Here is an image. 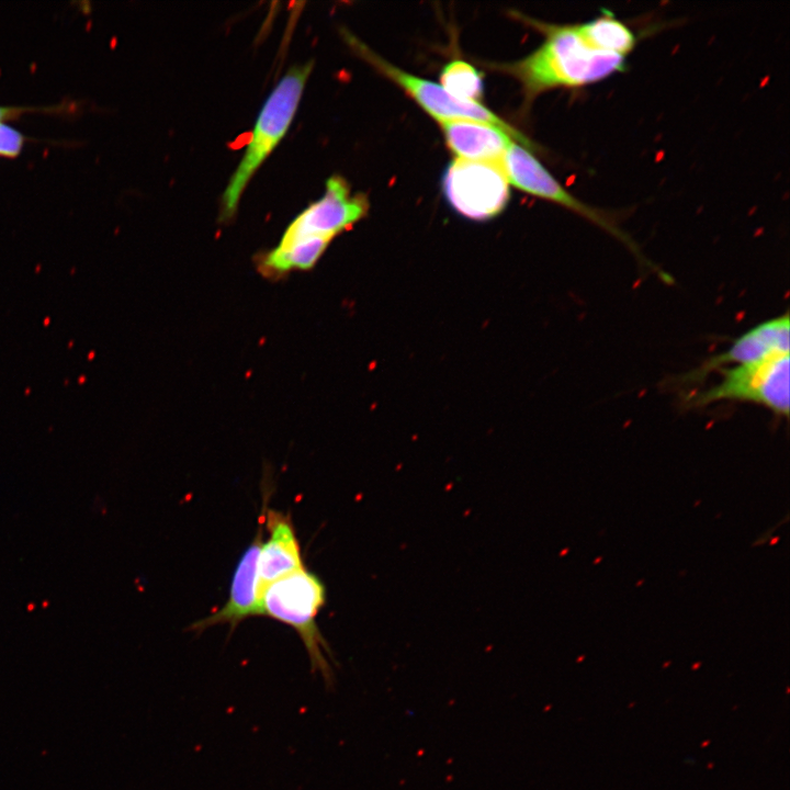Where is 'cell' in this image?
<instances>
[{
	"label": "cell",
	"instance_id": "6da1fadb",
	"mask_svg": "<svg viewBox=\"0 0 790 790\" xmlns=\"http://www.w3.org/2000/svg\"><path fill=\"white\" fill-rule=\"evenodd\" d=\"M369 206L366 195L352 193L342 177H330L324 195L289 224L279 244L256 256L258 273L279 281L292 272L313 269L331 240L365 217Z\"/></svg>",
	"mask_w": 790,
	"mask_h": 790
},
{
	"label": "cell",
	"instance_id": "7a4b0ae2",
	"mask_svg": "<svg viewBox=\"0 0 790 790\" xmlns=\"http://www.w3.org/2000/svg\"><path fill=\"white\" fill-rule=\"evenodd\" d=\"M543 43L523 59L499 68L518 79L526 99L557 88H583L625 68L627 57L595 46L577 24L556 25L532 21Z\"/></svg>",
	"mask_w": 790,
	"mask_h": 790
},
{
	"label": "cell",
	"instance_id": "3957f363",
	"mask_svg": "<svg viewBox=\"0 0 790 790\" xmlns=\"http://www.w3.org/2000/svg\"><path fill=\"white\" fill-rule=\"evenodd\" d=\"M312 68V61L292 67L266 100L245 153L222 194V222L235 216L249 181L286 134Z\"/></svg>",
	"mask_w": 790,
	"mask_h": 790
},
{
	"label": "cell",
	"instance_id": "277c9868",
	"mask_svg": "<svg viewBox=\"0 0 790 790\" xmlns=\"http://www.w3.org/2000/svg\"><path fill=\"white\" fill-rule=\"evenodd\" d=\"M326 603L323 580L305 567L268 584L260 592L261 616L292 627L303 642L313 672L332 684L331 652L316 618Z\"/></svg>",
	"mask_w": 790,
	"mask_h": 790
},
{
	"label": "cell",
	"instance_id": "5b68a950",
	"mask_svg": "<svg viewBox=\"0 0 790 790\" xmlns=\"http://www.w3.org/2000/svg\"><path fill=\"white\" fill-rule=\"evenodd\" d=\"M718 383L696 390L684 403L704 407L718 402H746L788 417L790 406V356L779 353L766 359L718 371Z\"/></svg>",
	"mask_w": 790,
	"mask_h": 790
},
{
	"label": "cell",
	"instance_id": "8992f818",
	"mask_svg": "<svg viewBox=\"0 0 790 790\" xmlns=\"http://www.w3.org/2000/svg\"><path fill=\"white\" fill-rule=\"evenodd\" d=\"M347 41L364 60L376 70L399 86L409 94L428 114L438 122L451 120H471L485 122L505 129L515 142L528 148L538 150L537 144L514 128L510 124L498 117L479 102L459 99L449 93L441 84L408 74L392 65L353 35L347 34Z\"/></svg>",
	"mask_w": 790,
	"mask_h": 790
},
{
	"label": "cell",
	"instance_id": "52a82bcc",
	"mask_svg": "<svg viewBox=\"0 0 790 790\" xmlns=\"http://www.w3.org/2000/svg\"><path fill=\"white\" fill-rule=\"evenodd\" d=\"M442 190L449 204L473 221L496 217L509 201V182L501 161L455 159L443 174Z\"/></svg>",
	"mask_w": 790,
	"mask_h": 790
},
{
	"label": "cell",
	"instance_id": "ba28073f",
	"mask_svg": "<svg viewBox=\"0 0 790 790\" xmlns=\"http://www.w3.org/2000/svg\"><path fill=\"white\" fill-rule=\"evenodd\" d=\"M501 165L509 183L586 218L621 240L640 257L637 246L612 218L568 192L528 148L512 142L501 159Z\"/></svg>",
	"mask_w": 790,
	"mask_h": 790
},
{
	"label": "cell",
	"instance_id": "9c48e42d",
	"mask_svg": "<svg viewBox=\"0 0 790 790\" xmlns=\"http://www.w3.org/2000/svg\"><path fill=\"white\" fill-rule=\"evenodd\" d=\"M790 350L789 315L785 313L752 327L738 336L724 351L706 359L686 373L681 384L702 383L711 373L722 369L756 362Z\"/></svg>",
	"mask_w": 790,
	"mask_h": 790
},
{
	"label": "cell",
	"instance_id": "30bf717a",
	"mask_svg": "<svg viewBox=\"0 0 790 790\" xmlns=\"http://www.w3.org/2000/svg\"><path fill=\"white\" fill-rule=\"evenodd\" d=\"M261 540L260 527L235 567L227 601L215 612L192 623L190 630L203 631L216 624H228L234 629L250 617L261 616L258 572Z\"/></svg>",
	"mask_w": 790,
	"mask_h": 790
},
{
	"label": "cell",
	"instance_id": "8fae6325",
	"mask_svg": "<svg viewBox=\"0 0 790 790\" xmlns=\"http://www.w3.org/2000/svg\"><path fill=\"white\" fill-rule=\"evenodd\" d=\"M268 537L259 552V590L268 584L304 568L301 545L291 516L274 509L264 511Z\"/></svg>",
	"mask_w": 790,
	"mask_h": 790
},
{
	"label": "cell",
	"instance_id": "7c38bea8",
	"mask_svg": "<svg viewBox=\"0 0 790 790\" xmlns=\"http://www.w3.org/2000/svg\"><path fill=\"white\" fill-rule=\"evenodd\" d=\"M445 143L456 159L501 161L514 138L503 128L471 120L441 121Z\"/></svg>",
	"mask_w": 790,
	"mask_h": 790
},
{
	"label": "cell",
	"instance_id": "4fadbf2b",
	"mask_svg": "<svg viewBox=\"0 0 790 790\" xmlns=\"http://www.w3.org/2000/svg\"><path fill=\"white\" fill-rule=\"evenodd\" d=\"M578 25L583 34L605 52L628 57L637 43L632 29L607 10L596 18L578 23Z\"/></svg>",
	"mask_w": 790,
	"mask_h": 790
},
{
	"label": "cell",
	"instance_id": "5bb4252c",
	"mask_svg": "<svg viewBox=\"0 0 790 790\" xmlns=\"http://www.w3.org/2000/svg\"><path fill=\"white\" fill-rule=\"evenodd\" d=\"M441 86L452 95L478 102L483 95L482 75L469 63L452 60L442 69Z\"/></svg>",
	"mask_w": 790,
	"mask_h": 790
},
{
	"label": "cell",
	"instance_id": "9a60e30c",
	"mask_svg": "<svg viewBox=\"0 0 790 790\" xmlns=\"http://www.w3.org/2000/svg\"><path fill=\"white\" fill-rule=\"evenodd\" d=\"M27 137L8 122L0 121V157L14 158L22 151Z\"/></svg>",
	"mask_w": 790,
	"mask_h": 790
}]
</instances>
